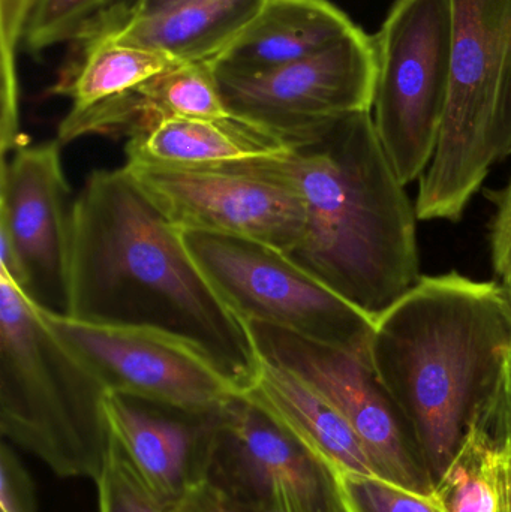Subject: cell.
Returning a JSON list of instances; mask_svg holds the SVG:
<instances>
[{
    "label": "cell",
    "instance_id": "obj_24",
    "mask_svg": "<svg viewBox=\"0 0 511 512\" xmlns=\"http://www.w3.org/2000/svg\"><path fill=\"white\" fill-rule=\"evenodd\" d=\"M36 0H0V47H2V95L18 96L15 54L23 41L24 27Z\"/></svg>",
    "mask_w": 511,
    "mask_h": 512
},
{
    "label": "cell",
    "instance_id": "obj_22",
    "mask_svg": "<svg viewBox=\"0 0 511 512\" xmlns=\"http://www.w3.org/2000/svg\"><path fill=\"white\" fill-rule=\"evenodd\" d=\"M345 512H446L432 492L420 493L378 475L339 474Z\"/></svg>",
    "mask_w": 511,
    "mask_h": 512
},
{
    "label": "cell",
    "instance_id": "obj_28",
    "mask_svg": "<svg viewBox=\"0 0 511 512\" xmlns=\"http://www.w3.org/2000/svg\"><path fill=\"white\" fill-rule=\"evenodd\" d=\"M200 2V0H132L129 6L123 9H117L113 14L108 15L101 24L108 21L135 20V18L152 17V15L162 14V12L171 11V9L180 8V6L189 5V3ZM99 24V26H101ZM98 26V27H99ZM96 27V29H98Z\"/></svg>",
    "mask_w": 511,
    "mask_h": 512
},
{
    "label": "cell",
    "instance_id": "obj_11",
    "mask_svg": "<svg viewBox=\"0 0 511 512\" xmlns=\"http://www.w3.org/2000/svg\"><path fill=\"white\" fill-rule=\"evenodd\" d=\"M206 483L281 512H345L335 472L242 393L219 411Z\"/></svg>",
    "mask_w": 511,
    "mask_h": 512
},
{
    "label": "cell",
    "instance_id": "obj_3",
    "mask_svg": "<svg viewBox=\"0 0 511 512\" xmlns=\"http://www.w3.org/2000/svg\"><path fill=\"white\" fill-rule=\"evenodd\" d=\"M284 167L302 197L305 230L288 254L371 318L420 279L417 213L390 164L372 111L342 117L294 147Z\"/></svg>",
    "mask_w": 511,
    "mask_h": 512
},
{
    "label": "cell",
    "instance_id": "obj_25",
    "mask_svg": "<svg viewBox=\"0 0 511 512\" xmlns=\"http://www.w3.org/2000/svg\"><path fill=\"white\" fill-rule=\"evenodd\" d=\"M0 477L2 512H36L35 495L29 475L8 444L2 445Z\"/></svg>",
    "mask_w": 511,
    "mask_h": 512
},
{
    "label": "cell",
    "instance_id": "obj_19",
    "mask_svg": "<svg viewBox=\"0 0 511 512\" xmlns=\"http://www.w3.org/2000/svg\"><path fill=\"white\" fill-rule=\"evenodd\" d=\"M261 3L263 0H200L152 17L108 21L90 35L110 36L122 44L159 51L180 63L212 62L254 17Z\"/></svg>",
    "mask_w": 511,
    "mask_h": 512
},
{
    "label": "cell",
    "instance_id": "obj_29",
    "mask_svg": "<svg viewBox=\"0 0 511 512\" xmlns=\"http://www.w3.org/2000/svg\"><path fill=\"white\" fill-rule=\"evenodd\" d=\"M501 286H503L504 294H506L507 300H509L511 306V271L506 276L501 277Z\"/></svg>",
    "mask_w": 511,
    "mask_h": 512
},
{
    "label": "cell",
    "instance_id": "obj_4",
    "mask_svg": "<svg viewBox=\"0 0 511 512\" xmlns=\"http://www.w3.org/2000/svg\"><path fill=\"white\" fill-rule=\"evenodd\" d=\"M107 394L0 271V430L60 478L98 480L110 447Z\"/></svg>",
    "mask_w": 511,
    "mask_h": 512
},
{
    "label": "cell",
    "instance_id": "obj_16",
    "mask_svg": "<svg viewBox=\"0 0 511 512\" xmlns=\"http://www.w3.org/2000/svg\"><path fill=\"white\" fill-rule=\"evenodd\" d=\"M356 27L329 0H263L239 35L210 63L219 77H255L308 59Z\"/></svg>",
    "mask_w": 511,
    "mask_h": 512
},
{
    "label": "cell",
    "instance_id": "obj_5",
    "mask_svg": "<svg viewBox=\"0 0 511 512\" xmlns=\"http://www.w3.org/2000/svg\"><path fill=\"white\" fill-rule=\"evenodd\" d=\"M452 78L420 177V221L458 222L492 165L511 155V0H449Z\"/></svg>",
    "mask_w": 511,
    "mask_h": 512
},
{
    "label": "cell",
    "instance_id": "obj_9",
    "mask_svg": "<svg viewBox=\"0 0 511 512\" xmlns=\"http://www.w3.org/2000/svg\"><path fill=\"white\" fill-rule=\"evenodd\" d=\"M48 330L96 376L107 393L189 412H213L242 393L203 349L143 325L81 321L35 306Z\"/></svg>",
    "mask_w": 511,
    "mask_h": 512
},
{
    "label": "cell",
    "instance_id": "obj_6",
    "mask_svg": "<svg viewBox=\"0 0 511 512\" xmlns=\"http://www.w3.org/2000/svg\"><path fill=\"white\" fill-rule=\"evenodd\" d=\"M375 129L405 186L434 158L452 78L449 0H393L374 35Z\"/></svg>",
    "mask_w": 511,
    "mask_h": 512
},
{
    "label": "cell",
    "instance_id": "obj_27",
    "mask_svg": "<svg viewBox=\"0 0 511 512\" xmlns=\"http://www.w3.org/2000/svg\"><path fill=\"white\" fill-rule=\"evenodd\" d=\"M174 512H281L273 508L249 507L237 504L216 492L212 486L204 483L192 490L182 502L173 507Z\"/></svg>",
    "mask_w": 511,
    "mask_h": 512
},
{
    "label": "cell",
    "instance_id": "obj_14",
    "mask_svg": "<svg viewBox=\"0 0 511 512\" xmlns=\"http://www.w3.org/2000/svg\"><path fill=\"white\" fill-rule=\"evenodd\" d=\"M219 411L200 414L117 393L104 397L110 438L149 492L170 508L206 483Z\"/></svg>",
    "mask_w": 511,
    "mask_h": 512
},
{
    "label": "cell",
    "instance_id": "obj_23",
    "mask_svg": "<svg viewBox=\"0 0 511 512\" xmlns=\"http://www.w3.org/2000/svg\"><path fill=\"white\" fill-rule=\"evenodd\" d=\"M96 484L99 512H174L149 492L111 438Z\"/></svg>",
    "mask_w": 511,
    "mask_h": 512
},
{
    "label": "cell",
    "instance_id": "obj_20",
    "mask_svg": "<svg viewBox=\"0 0 511 512\" xmlns=\"http://www.w3.org/2000/svg\"><path fill=\"white\" fill-rule=\"evenodd\" d=\"M81 57L63 71L51 92L68 96L71 110H86L99 102L131 92L155 75L179 65L167 54L122 44L110 36L81 39Z\"/></svg>",
    "mask_w": 511,
    "mask_h": 512
},
{
    "label": "cell",
    "instance_id": "obj_7",
    "mask_svg": "<svg viewBox=\"0 0 511 512\" xmlns=\"http://www.w3.org/2000/svg\"><path fill=\"white\" fill-rule=\"evenodd\" d=\"M186 249L225 303L245 322L368 357L374 318L272 246L180 231Z\"/></svg>",
    "mask_w": 511,
    "mask_h": 512
},
{
    "label": "cell",
    "instance_id": "obj_8",
    "mask_svg": "<svg viewBox=\"0 0 511 512\" xmlns=\"http://www.w3.org/2000/svg\"><path fill=\"white\" fill-rule=\"evenodd\" d=\"M284 158L210 168L125 167L177 230L254 240L290 254L305 230V207Z\"/></svg>",
    "mask_w": 511,
    "mask_h": 512
},
{
    "label": "cell",
    "instance_id": "obj_10",
    "mask_svg": "<svg viewBox=\"0 0 511 512\" xmlns=\"http://www.w3.org/2000/svg\"><path fill=\"white\" fill-rule=\"evenodd\" d=\"M231 116L290 147L317 138L342 117L372 111L377 81L374 36L359 26L332 47L255 77H219Z\"/></svg>",
    "mask_w": 511,
    "mask_h": 512
},
{
    "label": "cell",
    "instance_id": "obj_17",
    "mask_svg": "<svg viewBox=\"0 0 511 512\" xmlns=\"http://www.w3.org/2000/svg\"><path fill=\"white\" fill-rule=\"evenodd\" d=\"M260 357L257 372L243 391L336 475H377L365 447L341 412L284 367Z\"/></svg>",
    "mask_w": 511,
    "mask_h": 512
},
{
    "label": "cell",
    "instance_id": "obj_12",
    "mask_svg": "<svg viewBox=\"0 0 511 512\" xmlns=\"http://www.w3.org/2000/svg\"><path fill=\"white\" fill-rule=\"evenodd\" d=\"M59 140L18 144L2 159L0 271L35 306L66 313V249L71 204Z\"/></svg>",
    "mask_w": 511,
    "mask_h": 512
},
{
    "label": "cell",
    "instance_id": "obj_15",
    "mask_svg": "<svg viewBox=\"0 0 511 512\" xmlns=\"http://www.w3.org/2000/svg\"><path fill=\"white\" fill-rule=\"evenodd\" d=\"M218 77L210 62L179 63L131 92L86 110H69L57 131L60 144L86 135H126L167 119H227Z\"/></svg>",
    "mask_w": 511,
    "mask_h": 512
},
{
    "label": "cell",
    "instance_id": "obj_26",
    "mask_svg": "<svg viewBox=\"0 0 511 512\" xmlns=\"http://www.w3.org/2000/svg\"><path fill=\"white\" fill-rule=\"evenodd\" d=\"M497 212L491 224V256L495 274L506 276L511 271V180L506 188L492 192Z\"/></svg>",
    "mask_w": 511,
    "mask_h": 512
},
{
    "label": "cell",
    "instance_id": "obj_1",
    "mask_svg": "<svg viewBox=\"0 0 511 512\" xmlns=\"http://www.w3.org/2000/svg\"><path fill=\"white\" fill-rule=\"evenodd\" d=\"M65 315L177 334L210 355L242 393L260 363L246 322L125 165L93 171L71 203Z\"/></svg>",
    "mask_w": 511,
    "mask_h": 512
},
{
    "label": "cell",
    "instance_id": "obj_2",
    "mask_svg": "<svg viewBox=\"0 0 511 512\" xmlns=\"http://www.w3.org/2000/svg\"><path fill=\"white\" fill-rule=\"evenodd\" d=\"M368 360L437 480L474 418L511 391L503 286L456 271L420 276L374 318Z\"/></svg>",
    "mask_w": 511,
    "mask_h": 512
},
{
    "label": "cell",
    "instance_id": "obj_21",
    "mask_svg": "<svg viewBox=\"0 0 511 512\" xmlns=\"http://www.w3.org/2000/svg\"><path fill=\"white\" fill-rule=\"evenodd\" d=\"M132 0H36L21 45L32 54L86 38L102 20Z\"/></svg>",
    "mask_w": 511,
    "mask_h": 512
},
{
    "label": "cell",
    "instance_id": "obj_18",
    "mask_svg": "<svg viewBox=\"0 0 511 512\" xmlns=\"http://www.w3.org/2000/svg\"><path fill=\"white\" fill-rule=\"evenodd\" d=\"M287 143L237 117L167 119L128 138L126 164L210 168L284 158Z\"/></svg>",
    "mask_w": 511,
    "mask_h": 512
},
{
    "label": "cell",
    "instance_id": "obj_13",
    "mask_svg": "<svg viewBox=\"0 0 511 512\" xmlns=\"http://www.w3.org/2000/svg\"><path fill=\"white\" fill-rule=\"evenodd\" d=\"M246 325L261 357L302 379L341 412L359 436L378 477L413 492H432L434 483L414 462L401 414L368 357L263 322Z\"/></svg>",
    "mask_w": 511,
    "mask_h": 512
}]
</instances>
